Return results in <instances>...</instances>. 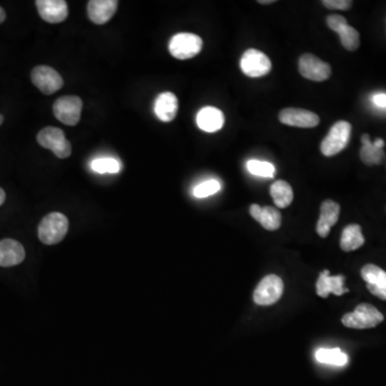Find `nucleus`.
Here are the masks:
<instances>
[{"label": "nucleus", "instance_id": "nucleus-1", "mask_svg": "<svg viewBox=\"0 0 386 386\" xmlns=\"http://www.w3.org/2000/svg\"><path fill=\"white\" fill-rule=\"evenodd\" d=\"M69 230V220L64 214H49L41 220L38 228L39 240L45 245H56L62 242Z\"/></svg>", "mask_w": 386, "mask_h": 386}, {"label": "nucleus", "instance_id": "nucleus-2", "mask_svg": "<svg viewBox=\"0 0 386 386\" xmlns=\"http://www.w3.org/2000/svg\"><path fill=\"white\" fill-rule=\"evenodd\" d=\"M383 320V315L375 306L361 304L353 312L346 313L341 322L344 327L350 329H366L377 327Z\"/></svg>", "mask_w": 386, "mask_h": 386}, {"label": "nucleus", "instance_id": "nucleus-3", "mask_svg": "<svg viewBox=\"0 0 386 386\" xmlns=\"http://www.w3.org/2000/svg\"><path fill=\"white\" fill-rule=\"evenodd\" d=\"M352 134L350 122L340 120L333 124L329 134L321 143V153L327 157H333L346 148Z\"/></svg>", "mask_w": 386, "mask_h": 386}, {"label": "nucleus", "instance_id": "nucleus-4", "mask_svg": "<svg viewBox=\"0 0 386 386\" xmlns=\"http://www.w3.org/2000/svg\"><path fill=\"white\" fill-rule=\"evenodd\" d=\"M37 141L40 146L53 151L54 155L59 159H66L71 156V144L64 136L62 129L47 127L39 132Z\"/></svg>", "mask_w": 386, "mask_h": 386}, {"label": "nucleus", "instance_id": "nucleus-5", "mask_svg": "<svg viewBox=\"0 0 386 386\" xmlns=\"http://www.w3.org/2000/svg\"><path fill=\"white\" fill-rule=\"evenodd\" d=\"M203 47L201 37L190 33H180L172 37L169 43V51L176 59L186 60L200 53Z\"/></svg>", "mask_w": 386, "mask_h": 386}, {"label": "nucleus", "instance_id": "nucleus-6", "mask_svg": "<svg viewBox=\"0 0 386 386\" xmlns=\"http://www.w3.org/2000/svg\"><path fill=\"white\" fill-rule=\"evenodd\" d=\"M83 101L78 95H64L55 101L53 112L55 117L67 126H76L81 119Z\"/></svg>", "mask_w": 386, "mask_h": 386}, {"label": "nucleus", "instance_id": "nucleus-7", "mask_svg": "<svg viewBox=\"0 0 386 386\" xmlns=\"http://www.w3.org/2000/svg\"><path fill=\"white\" fill-rule=\"evenodd\" d=\"M283 293V282L277 275H269L261 280L253 293V300L259 306L275 304Z\"/></svg>", "mask_w": 386, "mask_h": 386}, {"label": "nucleus", "instance_id": "nucleus-8", "mask_svg": "<svg viewBox=\"0 0 386 386\" xmlns=\"http://www.w3.org/2000/svg\"><path fill=\"white\" fill-rule=\"evenodd\" d=\"M240 69L249 78H261L271 70V62L259 49H249L242 54L240 62Z\"/></svg>", "mask_w": 386, "mask_h": 386}, {"label": "nucleus", "instance_id": "nucleus-9", "mask_svg": "<svg viewBox=\"0 0 386 386\" xmlns=\"http://www.w3.org/2000/svg\"><path fill=\"white\" fill-rule=\"evenodd\" d=\"M298 71L300 76L313 82H323L331 78L332 68L327 62L317 58L313 54H304L298 60Z\"/></svg>", "mask_w": 386, "mask_h": 386}, {"label": "nucleus", "instance_id": "nucleus-10", "mask_svg": "<svg viewBox=\"0 0 386 386\" xmlns=\"http://www.w3.org/2000/svg\"><path fill=\"white\" fill-rule=\"evenodd\" d=\"M327 26L339 35L340 42L344 49L350 52L356 51L360 47V34L356 28L348 24V21L339 14L327 16Z\"/></svg>", "mask_w": 386, "mask_h": 386}, {"label": "nucleus", "instance_id": "nucleus-11", "mask_svg": "<svg viewBox=\"0 0 386 386\" xmlns=\"http://www.w3.org/2000/svg\"><path fill=\"white\" fill-rule=\"evenodd\" d=\"M31 81L45 95H53L64 86L62 76L49 66H38L35 68L31 71Z\"/></svg>", "mask_w": 386, "mask_h": 386}, {"label": "nucleus", "instance_id": "nucleus-12", "mask_svg": "<svg viewBox=\"0 0 386 386\" xmlns=\"http://www.w3.org/2000/svg\"><path fill=\"white\" fill-rule=\"evenodd\" d=\"M281 124L298 128H315L320 124V117L308 110L286 107L279 113Z\"/></svg>", "mask_w": 386, "mask_h": 386}, {"label": "nucleus", "instance_id": "nucleus-13", "mask_svg": "<svg viewBox=\"0 0 386 386\" xmlns=\"http://www.w3.org/2000/svg\"><path fill=\"white\" fill-rule=\"evenodd\" d=\"M36 6L41 18L51 24L64 22L69 14L64 0H37Z\"/></svg>", "mask_w": 386, "mask_h": 386}, {"label": "nucleus", "instance_id": "nucleus-14", "mask_svg": "<svg viewBox=\"0 0 386 386\" xmlns=\"http://www.w3.org/2000/svg\"><path fill=\"white\" fill-rule=\"evenodd\" d=\"M117 0H90L87 4V16L93 24H107L117 11Z\"/></svg>", "mask_w": 386, "mask_h": 386}, {"label": "nucleus", "instance_id": "nucleus-15", "mask_svg": "<svg viewBox=\"0 0 386 386\" xmlns=\"http://www.w3.org/2000/svg\"><path fill=\"white\" fill-rule=\"evenodd\" d=\"M340 215V205L335 201L325 200L320 209V218L317 223V233L320 238H327L332 227L337 223Z\"/></svg>", "mask_w": 386, "mask_h": 386}, {"label": "nucleus", "instance_id": "nucleus-16", "mask_svg": "<svg viewBox=\"0 0 386 386\" xmlns=\"http://www.w3.org/2000/svg\"><path fill=\"white\" fill-rule=\"evenodd\" d=\"M315 288L317 296L323 298H327L331 293L341 296L349 292L344 286V276H331L329 271H323L320 274Z\"/></svg>", "mask_w": 386, "mask_h": 386}, {"label": "nucleus", "instance_id": "nucleus-17", "mask_svg": "<svg viewBox=\"0 0 386 386\" xmlns=\"http://www.w3.org/2000/svg\"><path fill=\"white\" fill-rule=\"evenodd\" d=\"M24 247L18 240L6 238L0 240V267H11L25 260Z\"/></svg>", "mask_w": 386, "mask_h": 386}, {"label": "nucleus", "instance_id": "nucleus-18", "mask_svg": "<svg viewBox=\"0 0 386 386\" xmlns=\"http://www.w3.org/2000/svg\"><path fill=\"white\" fill-rule=\"evenodd\" d=\"M197 124L201 130L209 134L219 131L224 124L223 113L217 107H203L197 115Z\"/></svg>", "mask_w": 386, "mask_h": 386}, {"label": "nucleus", "instance_id": "nucleus-19", "mask_svg": "<svg viewBox=\"0 0 386 386\" xmlns=\"http://www.w3.org/2000/svg\"><path fill=\"white\" fill-rule=\"evenodd\" d=\"M178 112V100L173 93H161L155 101V113L161 122H170L175 119Z\"/></svg>", "mask_w": 386, "mask_h": 386}, {"label": "nucleus", "instance_id": "nucleus-20", "mask_svg": "<svg viewBox=\"0 0 386 386\" xmlns=\"http://www.w3.org/2000/svg\"><path fill=\"white\" fill-rule=\"evenodd\" d=\"M362 228L358 224H349L342 231L340 248L346 252L356 250L364 245Z\"/></svg>", "mask_w": 386, "mask_h": 386}, {"label": "nucleus", "instance_id": "nucleus-21", "mask_svg": "<svg viewBox=\"0 0 386 386\" xmlns=\"http://www.w3.org/2000/svg\"><path fill=\"white\" fill-rule=\"evenodd\" d=\"M269 192L278 209H286L290 206L294 199L293 189L286 180H280L274 182Z\"/></svg>", "mask_w": 386, "mask_h": 386}, {"label": "nucleus", "instance_id": "nucleus-22", "mask_svg": "<svg viewBox=\"0 0 386 386\" xmlns=\"http://www.w3.org/2000/svg\"><path fill=\"white\" fill-rule=\"evenodd\" d=\"M362 144L360 156L363 163L370 167V165H381L383 163L385 153H384L383 149L378 148L373 145L369 134H363Z\"/></svg>", "mask_w": 386, "mask_h": 386}, {"label": "nucleus", "instance_id": "nucleus-23", "mask_svg": "<svg viewBox=\"0 0 386 386\" xmlns=\"http://www.w3.org/2000/svg\"><path fill=\"white\" fill-rule=\"evenodd\" d=\"M315 358L322 364L335 365V366H344L348 363V356L340 349H320L315 353Z\"/></svg>", "mask_w": 386, "mask_h": 386}, {"label": "nucleus", "instance_id": "nucleus-24", "mask_svg": "<svg viewBox=\"0 0 386 386\" xmlns=\"http://www.w3.org/2000/svg\"><path fill=\"white\" fill-rule=\"evenodd\" d=\"M281 214L277 209L273 206H265L262 207V211H261L257 221L260 222L264 229L269 230V231H276L281 226Z\"/></svg>", "mask_w": 386, "mask_h": 386}, {"label": "nucleus", "instance_id": "nucleus-25", "mask_svg": "<svg viewBox=\"0 0 386 386\" xmlns=\"http://www.w3.org/2000/svg\"><path fill=\"white\" fill-rule=\"evenodd\" d=\"M361 274H362L363 279L367 282V284H373V286L386 288V271L380 269L377 265H365Z\"/></svg>", "mask_w": 386, "mask_h": 386}, {"label": "nucleus", "instance_id": "nucleus-26", "mask_svg": "<svg viewBox=\"0 0 386 386\" xmlns=\"http://www.w3.org/2000/svg\"><path fill=\"white\" fill-rule=\"evenodd\" d=\"M93 171L100 174H116L122 169V165L115 158L103 157L93 160L91 163Z\"/></svg>", "mask_w": 386, "mask_h": 386}, {"label": "nucleus", "instance_id": "nucleus-27", "mask_svg": "<svg viewBox=\"0 0 386 386\" xmlns=\"http://www.w3.org/2000/svg\"><path fill=\"white\" fill-rule=\"evenodd\" d=\"M249 173L259 177L273 178L276 174V168L271 163L259 160H249L247 163Z\"/></svg>", "mask_w": 386, "mask_h": 386}, {"label": "nucleus", "instance_id": "nucleus-28", "mask_svg": "<svg viewBox=\"0 0 386 386\" xmlns=\"http://www.w3.org/2000/svg\"><path fill=\"white\" fill-rule=\"evenodd\" d=\"M220 189H221V185H220L219 182L216 180H209L198 185L193 190V194L197 198H207V197L213 196V194L217 193L218 191H220Z\"/></svg>", "mask_w": 386, "mask_h": 386}, {"label": "nucleus", "instance_id": "nucleus-29", "mask_svg": "<svg viewBox=\"0 0 386 386\" xmlns=\"http://www.w3.org/2000/svg\"><path fill=\"white\" fill-rule=\"evenodd\" d=\"M322 5L327 9L346 11L352 7L353 3L350 0H323Z\"/></svg>", "mask_w": 386, "mask_h": 386}, {"label": "nucleus", "instance_id": "nucleus-30", "mask_svg": "<svg viewBox=\"0 0 386 386\" xmlns=\"http://www.w3.org/2000/svg\"><path fill=\"white\" fill-rule=\"evenodd\" d=\"M373 103L381 109H386V93H375L373 97Z\"/></svg>", "mask_w": 386, "mask_h": 386}, {"label": "nucleus", "instance_id": "nucleus-31", "mask_svg": "<svg viewBox=\"0 0 386 386\" xmlns=\"http://www.w3.org/2000/svg\"><path fill=\"white\" fill-rule=\"evenodd\" d=\"M261 211H262V207L257 204L251 205L250 209H249V211H250V215L252 216V218L255 220V221H257V218H259V216H260Z\"/></svg>", "mask_w": 386, "mask_h": 386}, {"label": "nucleus", "instance_id": "nucleus-32", "mask_svg": "<svg viewBox=\"0 0 386 386\" xmlns=\"http://www.w3.org/2000/svg\"><path fill=\"white\" fill-rule=\"evenodd\" d=\"M373 145H375V147H378V148L383 149L384 141L382 140V139H377V140L373 142Z\"/></svg>", "mask_w": 386, "mask_h": 386}, {"label": "nucleus", "instance_id": "nucleus-33", "mask_svg": "<svg viewBox=\"0 0 386 386\" xmlns=\"http://www.w3.org/2000/svg\"><path fill=\"white\" fill-rule=\"evenodd\" d=\"M6 201V192L3 188H0V206L5 203Z\"/></svg>", "mask_w": 386, "mask_h": 386}, {"label": "nucleus", "instance_id": "nucleus-34", "mask_svg": "<svg viewBox=\"0 0 386 386\" xmlns=\"http://www.w3.org/2000/svg\"><path fill=\"white\" fill-rule=\"evenodd\" d=\"M6 20V12L3 8L0 7V24L5 22Z\"/></svg>", "mask_w": 386, "mask_h": 386}, {"label": "nucleus", "instance_id": "nucleus-35", "mask_svg": "<svg viewBox=\"0 0 386 386\" xmlns=\"http://www.w3.org/2000/svg\"><path fill=\"white\" fill-rule=\"evenodd\" d=\"M257 3L261 4V5H269V4L275 3V0H259Z\"/></svg>", "mask_w": 386, "mask_h": 386}, {"label": "nucleus", "instance_id": "nucleus-36", "mask_svg": "<svg viewBox=\"0 0 386 386\" xmlns=\"http://www.w3.org/2000/svg\"><path fill=\"white\" fill-rule=\"evenodd\" d=\"M3 122H4L3 115H0V124H3Z\"/></svg>", "mask_w": 386, "mask_h": 386}]
</instances>
